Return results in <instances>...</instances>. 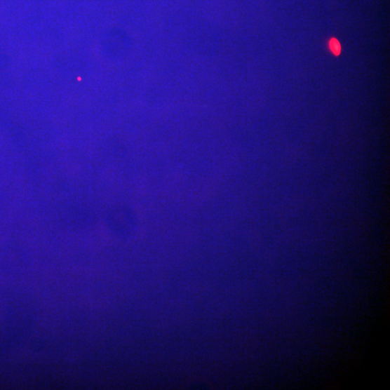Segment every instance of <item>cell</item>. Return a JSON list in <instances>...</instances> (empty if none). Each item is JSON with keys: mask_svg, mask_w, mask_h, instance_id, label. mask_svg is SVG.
<instances>
[{"mask_svg": "<svg viewBox=\"0 0 390 390\" xmlns=\"http://www.w3.org/2000/svg\"><path fill=\"white\" fill-rule=\"evenodd\" d=\"M330 50L335 55H339L341 52V46L339 41L335 39H332L330 41Z\"/></svg>", "mask_w": 390, "mask_h": 390, "instance_id": "cell-1", "label": "cell"}]
</instances>
